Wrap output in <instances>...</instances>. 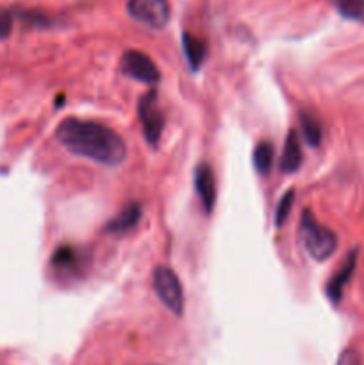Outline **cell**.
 <instances>
[{
	"mask_svg": "<svg viewBox=\"0 0 364 365\" xmlns=\"http://www.w3.org/2000/svg\"><path fill=\"white\" fill-rule=\"evenodd\" d=\"M56 139L63 148L77 157L98 163L107 168H116L127 159V146L123 139L98 121L66 118L56 130Z\"/></svg>",
	"mask_w": 364,
	"mask_h": 365,
	"instance_id": "6da1fadb",
	"label": "cell"
},
{
	"mask_svg": "<svg viewBox=\"0 0 364 365\" xmlns=\"http://www.w3.org/2000/svg\"><path fill=\"white\" fill-rule=\"evenodd\" d=\"M300 239H302V245L305 248V252L316 262H325L338 250V235L328 227L321 225L309 209H305L302 212V220H300Z\"/></svg>",
	"mask_w": 364,
	"mask_h": 365,
	"instance_id": "7a4b0ae2",
	"label": "cell"
},
{
	"mask_svg": "<svg viewBox=\"0 0 364 365\" xmlns=\"http://www.w3.org/2000/svg\"><path fill=\"white\" fill-rule=\"evenodd\" d=\"M152 284L161 303L171 314L181 317L184 314L186 307L184 289H182V284L177 274H175V271L168 266H157L152 274Z\"/></svg>",
	"mask_w": 364,
	"mask_h": 365,
	"instance_id": "3957f363",
	"label": "cell"
},
{
	"mask_svg": "<svg viewBox=\"0 0 364 365\" xmlns=\"http://www.w3.org/2000/svg\"><path fill=\"white\" fill-rule=\"evenodd\" d=\"M138 118L141 121L143 134L150 146H157L161 134L164 128V114L157 103V91L150 89L148 93L139 98L138 102Z\"/></svg>",
	"mask_w": 364,
	"mask_h": 365,
	"instance_id": "277c9868",
	"label": "cell"
},
{
	"mask_svg": "<svg viewBox=\"0 0 364 365\" xmlns=\"http://www.w3.org/2000/svg\"><path fill=\"white\" fill-rule=\"evenodd\" d=\"M121 73L127 75L128 78L145 84L156 86L161 81V71L157 64L146 56L141 50H127L123 52L120 61Z\"/></svg>",
	"mask_w": 364,
	"mask_h": 365,
	"instance_id": "5b68a950",
	"label": "cell"
},
{
	"mask_svg": "<svg viewBox=\"0 0 364 365\" xmlns=\"http://www.w3.org/2000/svg\"><path fill=\"white\" fill-rule=\"evenodd\" d=\"M127 11L136 21L150 29H163L171 14L168 0H128Z\"/></svg>",
	"mask_w": 364,
	"mask_h": 365,
	"instance_id": "8992f818",
	"label": "cell"
},
{
	"mask_svg": "<svg viewBox=\"0 0 364 365\" xmlns=\"http://www.w3.org/2000/svg\"><path fill=\"white\" fill-rule=\"evenodd\" d=\"M86 260H88V255H84L82 250L64 245L52 253L50 267L59 277L74 278L81 277L82 269H86Z\"/></svg>",
	"mask_w": 364,
	"mask_h": 365,
	"instance_id": "52a82bcc",
	"label": "cell"
},
{
	"mask_svg": "<svg viewBox=\"0 0 364 365\" xmlns=\"http://www.w3.org/2000/svg\"><path fill=\"white\" fill-rule=\"evenodd\" d=\"M195 191L207 214H213L216 205V178L209 164L202 163L195 168Z\"/></svg>",
	"mask_w": 364,
	"mask_h": 365,
	"instance_id": "ba28073f",
	"label": "cell"
},
{
	"mask_svg": "<svg viewBox=\"0 0 364 365\" xmlns=\"http://www.w3.org/2000/svg\"><path fill=\"white\" fill-rule=\"evenodd\" d=\"M357 266V252L348 253V257L345 259V262L341 264L338 273L328 280L327 285V296L332 303H339L343 298V292H345V287L348 285L350 278L353 277V271H355Z\"/></svg>",
	"mask_w": 364,
	"mask_h": 365,
	"instance_id": "9c48e42d",
	"label": "cell"
},
{
	"mask_svg": "<svg viewBox=\"0 0 364 365\" xmlns=\"http://www.w3.org/2000/svg\"><path fill=\"white\" fill-rule=\"evenodd\" d=\"M303 163V152H302V143H300L298 132L293 128L288 132L285 138L284 148H282L280 157V171L285 175H293L300 170Z\"/></svg>",
	"mask_w": 364,
	"mask_h": 365,
	"instance_id": "30bf717a",
	"label": "cell"
},
{
	"mask_svg": "<svg viewBox=\"0 0 364 365\" xmlns=\"http://www.w3.org/2000/svg\"><path fill=\"white\" fill-rule=\"evenodd\" d=\"M139 220H141V207H139V203L131 202L120 210V214L113 221L107 223L106 230L111 234H127L138 227Z\"/></svg>",
	"mask_w": 364,
	"mask_h": 365,
	"instance_id": "8fae6325",
	"label": "cell"
},
{
	"mask_svg": "<svg viewBox=\"0 0 364 365\" xmlns=\"http://www.w3.org/2000/svg\"><path fill=\"white\" fill-rule=\"evenodd\" d=\"M182 48H184L186 59L193 71H198L207 57V43L198 36H193L189 32L182 34Z\"/></svg>",
	"mask_w": 364,
	"mask_h": 365,
	"instance_id": "7c38bea8",
	"label": "cell"
},
{
	"mask_svg": "<svg viewBox=\"0 0 364 365\" xmlns=\"http://www.w3.org/2000/svg\"><path fill=\"white\" fill-rule=\"evenodd\" d=\"M298 121L307 145L314 146V148L320 146L321 138H323V128H321L320 118L314 113H310V110H302V113L298 114Z\"/></svg>",
	"mask_w": 364,
	"mask_h": 365,
	"instance_id": "4fadbf2b",
	"label": "cell"
},
{
	"mask_svg": "<svg viewBox=\"0 0 364 365\" xmlns=\"http://www.w3.org/2000/svg\"><path fill=\"white\" fill-rule=\"evenodd\" d=\"M273 145L268 141H261L259 145L256 146V150H253V164H256V170L259 171L261 175L270 173L271 166H273Z\"/></svg>",
	"mask_w": 364,
	"mask_h": 365,
	"instance_id": "5bb4252c",
	"label": "cell"
},
{
	"mask_svg": "<svg viewBox=\"0 0 364 365\" xmlns=\"http://www.w3.org/2000/svg\"><path fill=\"white\" fill-rule=\"evenodd\" d=\"M334 7L341 16L364 24V0H334Z\"/></svg>",
	"mask_w": 364,
	"mask_h": 365,
	"instance_id": "9a60e30c",
	"label": "cell"
},
{
	"mask_svg": "<svg viewBox=\"0 0 364 365\" xmlns=\"http://www.w3.org/2000/svg\"><path fill=\"white\" fill-rule=\"evenodd\" d=\"M293 200H295V191H293V189L285 191L284 195L280 196V200H278V205L277 209H275V227L277 228H280L282 225L288 221L289 212H291L293 207Z\"/></svg>",
	"mask_w": 364,
	"mask_h": 365,
	"instance_id": "2e32d148",
	"label": "cell"
},
{
	"mask_svg": "<svg viewBox=\"0 0 364 365\" xmlns=\"http://www.w3.org/2000/svg\"><path fill=\"white\" fill-rule=\"evenodd\" d=\"M13 13L7 9H0V41L9 38L11 31H13Z\"/></svg>",
	"mask_w": 364,
	"mask_h": 365,
	"instance_id": "e0dca14e",
	"label": "cell"
},
{
	"mask_svg": "<svg viewBox=\"0 0 364 365\" xmlns=\"http://www.w3.org/2000/svg\"><path fill=\"white\" fill-rule=\"evenodd\" d=\"M338 365H363V359H360V355L355 349H345L339 355Z\"/></svg>",
	"mask_w": 364,
	"mask_h": 365,
	"instance_id": "ac0fdd59",
	"label": "cell"
}]
</instances>
